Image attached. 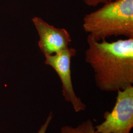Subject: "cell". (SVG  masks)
Wrapping results in <instances>:
<instances>
[{
    "label": "cell",
    "instance_id": "1",
    "mask_svg": "<svg viewBox=\"0 0 133 133\" xmlns=\"http://www.w3.org/2000/svg\"><path fill=\"white\" fill-rule=\"evenodd\" d=\"M85 62L93 69L101 90H123L133 83V38L108 42L96 41L88 35Z\"/></svg>",
    "mask_w": 133,
    "mask_h": 133
},
{
    "label": "cell",
    "instance_id": "2",
    "mask_svg": "<svg viewBox=\"0 0 133 133\" xmlns=\"http://www.w3.org/2000/svg\"><path fill=\"white\" fill-rule=\"evenodd\" d=\"M83 30L96 41L111 36L133 38V0H114L104 3L83 18Z\"/></svg>",
    "mask_w": 133,
    "mask_h": 133
},
{
    "label": "cell",
    "instance_id": "3",
    "mask_svg": "<svg viewBox=\"0 0 133 133\" xmlns=\"http://www.w3.org/2000/svg\"><path fill=\"white\" fill-rule=\"evenodd\" d=\"M111 111H105V121L95 126L97 133H130L133 127V86L118 90Z\"/></svg>",
    "mask_w": 133,
    "mask_h": 133
},
{
    "label": "cell",
    "instance_id": "4",
    "mask_svg": "<svg viewBox=\"0 0 133 133\" xmlns=\"http://www.w3.org/2000/svg\"><path fill=\"white\" fill-rule=\"evenodd\" d=\"M76 54V49L69 48L51 55L45 56L44 63L56 71L62 82L64 99L71 104L76 112H79L85 110L86 106L76 94L71 81V60Z\"/></svg>",
    "mask_w": 133,
    "mask_h": 133
},
{
    "label": "cell",
    "instance_id": "5",
    "mask_svg": "<svg viewBox=\"0 0 133 133\" xmlns=\"http://www.w3.org/2000/svg\"><path fill=\"white\" fill-rule=\"evenodd\" d=\"M32 21L39 37L38 46L44 56L51 55L69 48L71 37L66 29L56 28L38 17H33Z\"/></svg>",
    "mask_w": 133,
    "mask_h": 133
},
{
    "label": "cell",
    "instance_id": "6",
    "mask_svg": "<svg viewBox=\"0 0 133 133\" xmlns=\"http://www.w3.org/2000/svg\"><path fill=\"white\" fill-rule=\"evenodd\" d=\"M60 133H97L93 122L90 119H87L78 125L72 127L64 125L60 129Z\"/></svg>",
    "mask_w": 133,
    "mask_h": 133
},
{
    "label": "cell",
    "instance_id": "7",
    "mask_svg": "<svg viewBox=\"0 0 133 133\" xmlns=\"http://www.w3.org/2000/svg\"><path fill=\"white\" fill-rule=\"evenodd\" d=\"M53 117V114L52 112H50V114L48 115V118L46 120V121H45L44 123L41 126V128L39 129L37 133H46L48 127Z\"/></svg>",
    "mask_w": 133,
    "mask_h": 133
},
{
    "label": "cell",
    "instance_id": "8",
    "mask_svg": "<svg viewBox=\"0 0 133 133\" xmlns=\"http://www.w3.org/2000/svg\"><path fill=\"white\" fill-rule=\"evenodd\" d=\"M114 0H83L84 3L88 6L95 7L99 4Z\"/></svg>",
    "mask_w": 133,
    "mask_h": 133
}]
</instances>
